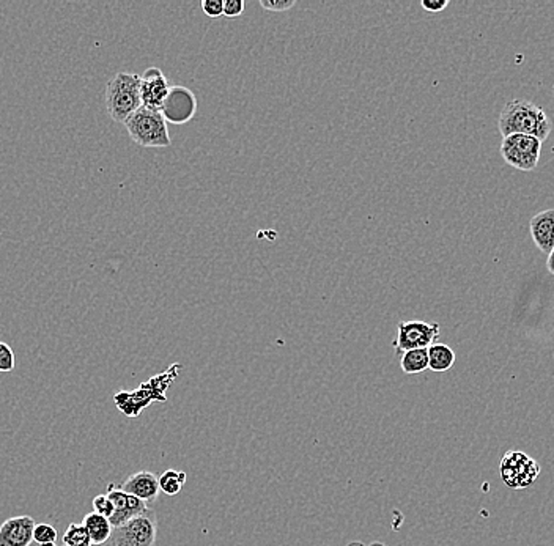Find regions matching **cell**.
Returning <instances> with one entry per match:
<instances>
[{
  "label": "cell",
  "mask_w": 554,
  "mask_h": 546,
  "mask_svg": "<svg viewBox=\"0 0 554 546\" xmlns=\"http://www.w3.org/2000/svg\"><path fill=\"white\" fill-rule=\"evenodd\" d=\"M553 90H554V84H553Z\"/></svg>",
  "instance_id": "cell-31"
},
{
  "label": "cell",
  "mask_w": 554,
  "mask_h": 546,
  "mask_svg": "<svg viewBox=\"0 0 554 546\" xmlns=\"http://www.w3.org/2000/svg\"><path fill=\"white\" fill-rule=\"evenodd\" d=\"M455 364V353L452 348L444 343H434L428 347V368L434 372H448Z\"/></svg>",
  "instance_id": "cell-16"
},
{
  "label": "cell",
  "mask_w": 554,
  "mask_h": 546,
  "mask_svg": "<svg viewBox=\"0 0 554 546\" xmlns=\"http://www.w3.org/2000/svg\"><path fill=\"white\" fill-rule=\"evenodd\" d=\"M142 107L141 76L133 73H117L107 82L106 109L109 117L117 123H127L128 119Z\"/></svg>",
  "instance_id": "cell-2"
},
{
  "label": "cell",
  "mask_w": 554,
  "mask_h": 546,
  "mask_svg": "<svg viewBox=\"0 0 554 546\" xmlns=\"http://www.w3.org/2000/svg\"><path fill=\"white\" fill-rule=\"evenodd\" d=\"M498 128L502 139L512 134H525L543 142L553 131V121L533 101L512 100L502 109Z\"/></svg>",
  "instance_id": "cell-1"
},
{
  "label": "cell",
  "mask_w": 554,
  "mask_h": 546,
  "mask_svg": "<svg viewBox=\"0 0 554 546\" xmlns=\"http://www.w3.org/2000/svg\"><path fill=\"white\" fill-rule=\"evenodd\" d=\"M186 484V474L183 471H175V469H168L166 473L160 476V488L162 493L168 496H177L180 493L181 488Z\"/></svg>",
  "instance_id": "cell-18"
},
{
  "label": "cell",
  "mask_w": 554,
  "mask_h": 546,
  "mask_svg": "<svg viewBox=\"0 0 554 546\" xmlns=\"http://www.w3.org/2000/svg\"><path fill=\"white\" fill-rule=\"evenodd\" d=\"M125 127L129 137L141 147L168 148L172 145L168 121L164 120L160 111L142 106L137 112H134L128 119Z\"/></svg>",
  "instance_id": "cell-4"
},
{
  "label": "cell",
  "mask_w": 554,
  "mask_h": 546,
  "mask_svg": "<svg viewBox=\"0 0 554 546\" xmlns=\"http://www.w3.org/2000/svg\"><path fill=\"white\" fill-rule=\"evenodd\" d=\"M542 467L528 453L509 451L500 463L501 479L512 490H525L541 476Z\"/></svg>",
  "instance_id": "cell-5"
},
{
  "label": "cell",
  "mask_w": 554,
  "mask_h": 546,
  "mask_svg": "<svg viewBox=\"0 0 554 546\" xmlns=\"http://www.w3.org/2000/svg\"><path fill=\"white\" fill-rule=\"evenodd\" d=\"M37 523L32 517H12L0 525V546H30Z\"/></svg>",
  "instance_id": "cell-12"
},
{
  "label": "cell",
  "mask_w": 554,
  "mask_h": 546,
  "mask_svg": "<svg viewBox=\"0 0 554 546\" xmlns=\"http://www.w3.org/2000/svg\"><path fill=\"white\" fill-rule=\"evenodd\" d=\"M370 546H384L383 545V543H381V542H374V543H372V545Z\"/></svg>",
  "instance_id": "cell-29"
},
{
  "label": "cell",
  "mask_w": 554,
  "mask_h": 546,
  "mask_svg": "<svg viewBox=\"0 0 554 546\" xmlns=\"http://www.w3.org/2000/svg\"><path fill=\"white\" fill-rule=\"evenodd\" d=\"M82 525H84L88 531V535H90V540H92V545H103V543H106V542L111 540V535H112V531H114V527L111 525L109 518L95 512L87 513V515L84 517Z\"/></svg>",
  "instance_id": "cell-15"
},
{
  "label": "cell",
  "mask_w": 554,
  "mask_h": 546,
  "mask_svg": "<svg viewBox=\"0 0 554 546\" xmlns=\"http://www.w3.org/2000/svg\"><path fill=\"white\" fill-rule=\"evenodd\" d=\"M46 546H57V545H55V543H54V545H46Z\"/></svg>",
  "instance_id": "cell-30"
},
{
  "label": "cell",
  "mask_w": 554,
  "mask_h": 546,
  "mask_svg": "<svg viewBox=\"0 0 554 546\" xmlns=\"http://www.w3.org/2000/svg\"><path fill=\"white\" fill-rule=\"evenodd\" d=\"M296 5L294 0H260V7L273 13H284Z\"/></svg>",
  "instance_id": "cell-23"
},
{
  "label": "cell",
  "mask_w": 554,
  "mask_h": 546,
  "mask_svg": "<svg viewBox=\"0 0 554 546\" xmlns=\"http://www.w3.org/2000/svg\"><path fill=\"white\" fill-rule=\"evenodd\" d=\"M180 364H174L169 367L168 370L161 375H156L147 383H142L139 389L133 393H121L115 395V405L120 410L121 413L127 414L128 418H137L144 408L152 405L154 400L166 401V391L174 383L177 375L180 372Z\"/></svg>",
  "instance_id": "cell-3"
},
{
  "label": "cell",
  "mask_w": 554,
  "mask_h": 546,
  "mask_svg": "<svg viewBox=\"0 0 554 546\" xmlns=\"http://www.w3.org/2000/svg\"><path fill=\"white\" fill-rule=\"evenodd\" d=\"M107 496L114 504V515L109 518L112 527H119L125 525L129 520H133L136 517H139L142 513L148 512L147 502L125 493L120 488L115 485L107 486Z\"/></svg>",
  "instance_id": "cell-10"
},
{
  "label": "cell",
  "mask_w": 554,
  "mask_h": 546,
  "mask_svg": "<svg viewBox=\"0 0 554 546\" xmlns=\"http://www.w3.org/2000/svg\"><path fill=\"white\" fill-rule=\"evenodd\" d=\"M401 368L407 375H416V373H422L424 370H427L428 348L411 350V352L401 354Z\"/></svg>",
  "instance_id": "cell-17"
},
{
  "label": "cell",
  "mask_w": 554,
  "mask_h": 546,
  "mask_svg": "<svg viewBox=\"0 0 554 546\" xmlns=\"http://www.w3.org/2000/svg\"><path fill=\"white\" fill-rule=\"evenodd\" d=\"M172 86L160 68L152 67L141 76L142 106L161 111Z\"/></svg>",
  "instance_id": "cell-11"
},
{
  "label": "cell",
  "mask_w": 554,
  "mask_h": 546,
  "mask_svg": "<svg viewBox=\"0 0 554 546\" xmlns=\"http://www.w3.org/2000/svg\"><path fill=\"white\" fill-rule=\"evenodd\" d=\"M542 154V142L533 136L512 134L502 139L501 156L509 166L518 170H534Z\"/></svg>",
  "instance_id": "cell-7"
},
{
  "label": "cell",
  "mask_w": 554,
  "mask_h": 546,
  "mask_svg": "<svg viewBox=\"0 0 554 546\" xmlns=\"http://www.w3.org/2000/svg\"><path fill=\"white\" fill-rule=\"evenodd\" d=\"M158 535V518L153 510L142 513L121 526L114 527L111 546H154Z\"/></svg>",
  "instance_id": "cell-6"
},
{
  "label": "cell",
  "mask_w": 554,
  "mask_h": 546,
  "mask_svg": "<svg viewBox=\"0 0 554 546\" xmlns=\"http://www.w3.org/2000/svg\"><path fill=\"white\" fill-rule=\"evenodd\" d=\"M529 232L541 252H551L554 249V208L535 214L529 222Z\"/></svg>",
  "instance_id": "cell-14"
},
{
  "label": "cell",
  "mask_w": 554,
  "mask_h": 546,
  "mask_svg": "<svg viewBox=\"0 0 554 546\" xmlns=\"http://www.w3.org/2000/svg\"><path fill=\"white\" fill-rule=\"evenodd\" d=\"M202 10L210 18L224 16V4H222V0H203L202 2Z\"/></svg>",
  "instance_id": "cell-25"
},
{
  "label": "cell",
  "mask_w": 554,
  "mask_h": 546,
  "mask_svg": "<svg viewBox=\"0 0 554 546\" xmlns=\"http://www.w3.org/2000/svg\"><path fill=\"white\" fill-rule=\"evenodd\" d=\"M449 5V0H422L421 7L428 12V13H441L442 10H446Z\"/></svg>",
  "instance_id": "cell-26"
},
{
  "label": "cell",
  "mask_w": 554,
  "mask_h": 546,
  "mask_svg": "<svg viewBox=\"0 0 554 546\" xmlns=\"http://www.w3.org/2000/svg\"><path fill=\"white\" fill-rule=\"evenodd\" d=\"M160 112L168 123L177 127L185 125L187 121L193 120L194 115L197 112V98L193 90L183 86H174L170 88Z\"/></svg>",
  "instance_id": "cell-9"
},
{
  "label": "cell",
  "mask_w": 554,
  "mask_h": 546,
  "mask_svg": "<svg viewBox=\"0 0 554 546\" xmlns=\"http://www.w3.org/2000/svg\"><path fill=\"white\" fill-rule=\"evenodd\" d=\"M92 506H94L95 513L103 515V517H106V518H111V517L114 515V504H112V500H109V496H107V494H100V496H96L94 502H92Z\"/></svg>",
  "instance_id": "cell-22"
},
{
  "label": "cell",
  "mask_w": 554,
  "mask_h": 546,
  "mask_svg": "<svg viewBox=\"0 0 554 546\" xmlns=\"http://www.w3.org/2000/svg\"><path fill=\"white\" fill-rule=\"evenodd\" d=\"M119 488L148 504L154 502L160 496V477L150 471H139L131 474Z\"/></svg>",
  "instance_id": "cell-13"
},
{
  "label": "cell",
  "mask_w": 554,
  "mask_h": 546,
  "mask_svg": "<svg viewBox=\"0 0 554 546\" xmlns=\"http://www.w3.org/2000/svg\"><path fill=\"white\" fill-rule=\"evenodd\" d=\"M547 268L548 271L554 276V249L551 252L548 253Z\"/></svg>",
  "instance_id": "cell-27"
},
{
  "label": "cell",
  "mask_w": 554,
  "mask_h": 546,
  "mask_svg": "<svg viewBox=\"0 0 554 546\" xmlns=\"http://www.w3.org/2000/svg\"><path fill=\"white\" fill-rule=\"evenodd\" d=\"M34 542L40 546L54 545L57 542V529L51 525H37L34 533Z\"/></svg>",
  "instance_id": "cell-20"
},
{
  "label": "cell",
  "mask_w": 554,
  "mask_h": 546,
  "mask_svg": "<svg viewBox=\"0 0 554 546\" xmlns=\"http://www.w3.org/2000/svg\"><path fill=\"white\" fill-rule=\"evenodd\" d=\"M441 329L438 323L427 321H401L397 327V337L394 350L397 354L407 353L411 350L432 347L434 340L440 337Z\"/></svg>",
  "instance_id": "cell-8"
},
{
  "label": "cell",
  "mask_w": 554,
  "mask_h": 546,
  "mask_svg": "<svg viewBox=\"0 0 554 546\" xmlns=\"http://www.w3.org/2000/svg\"><path fill=\"white\" fill-rule=\"evenodd\" d=\"M224 4V16L226 18H238L244 13L246 4L244 0H222Z\"/></svg>",
  "instance_id": "cell-24"
},
{
  "label": "cell",
  "mask_w": 554,
  "mask_h": 546,
  "mask_svg": "<svg viewBox=\"0 0 554 546\" xmlns=\"http://www.w3.org/2000/svg\"><path fill=\"white\" fill-rule=\"evenodd\" d=\"M63 543L65 546H90L92 540H90L88 531L82 523L80 525L71 523L63 534Z\"/></svg>",
  "instance_id": "cell-19"
},
{
  "label": "cell",
  "mask_w": 554,
  "mask_h": 546,
  "mask_svg": "<svg viewBox=\"0 0 554 546\" xmlns=\"http://www.w3.org/2000/svg\"><path fill=\"white\" fill-rule=\"evenodd\" d=\"M16 366L13 350L5 342H0V372H12Z\"/></svg>",
  "instance_id": "cell-21"
},
{
  "label": "cell",
  "mask_w": 554,
  "mask_h": 546,
  "mask_svg": "<svg viewBox=\"0 0 554 546\" xmlns=\"http://www.w3.org/2000/svg\"><path fill=\"white\" fill-rule=\"evenodd\" d=\"M348 546H366L362 545L361 542H353V543H350Z\"/></svg>",
  "instance_id": "cell-28"
}]
</instances>
